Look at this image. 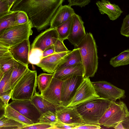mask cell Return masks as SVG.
I'll return each mask as SVG.
<instances>
[{
    "label": "cell",
    "mask_w": 129,
    "mask_h": 129,
    "mask_svg": "<svg viewBox=\"0 0 129 129\" xmlns=\"http://www.w3.org/2000/svg\"><path fill=\"white\" fill-rule=\"evenodd\" d=\"M64 0H17L11 10L25 12L34 27L39 31L50 25Z\"/></svg>",
    "instance_id": "obj_1"
},
{
    "label": "cell",
    "mask_w": 129,
    "mask_h": 129,
    "mask_svg": "<svg viewBox=\"0 0 129 129\" xmlns=\"http://www.w3.org/2000/svg\"><path fill=\"white\" fill-rule=\"evenodd\" d=\"M81 57L85 78L94 76L98 69L97 49L92 34L87 33L77 46Z\"/></svg>",
    "instance_id": "obj_2"
},
{
    "label": "cell",
    "mask_w": 129,
    "mask_h": 129,
    "mask_svg": "<svg viewBox=\"0 0 129 129\" xmlns=\"http://www.w3.org/2000/svg\"><path fill=\"white\" fill-rule=\"evenodd\" d=\"M111 102L99 97L78 105L77 108L85 123L99 125V120L109 107Z\"/></svg>",
    "instance_id": "obj_3"
},
{
    "label": "cell",
    "mask_w": 129,
    "mask_h": 129,
    "mask_svg": "<svg viewBox=\"0 0 129 129\" xmlns=\"http://www.w3.org/2000/svg\"><path fill=\"white\" fill-rule=\"evenodd\" d=\"M37 76V71L30 70L28 68L11 90L12 100H31L36 92Z\"/></svg>",
    "instance_id": "obj_4"
},
{
    "label": "cell",
    "mask_w": 129,
    "mask_h": 129,
    "mask_svg": "<svg viewBox=\"0 0 129 129\" xmlns=\"http://www.w3.org/2000/svg\"><path fill=\"white\" fill-rule=\"evenodd\" d=\"M33 25L30 20L26 23L15 25L0 33V45L9 48L24 40L33 34Z\"/></svg>",
    "instance_id": "obj_5"
},
{
    "label": "cell",
    "mask_w": 129,
    "mask_h": 129,
    "mask_svg": "<svg viewBox=\"0 0 129 129\" xmlns=\"http://www.w3.org/2000/svg\"><path fill=\"white\" fill-rule=\"evenodd\" d=\"M129 111L126 104L123 101H111L109 107L99 120V124L107 128H114L122 122Z\"/></svg>",
    "instance_id": "obj_6"
},
{
    "label": "cell",
    "mask_w": 129,
    "mask_h": 129,
    "mask_svg": "<svg viewBox=\"0 0 129 129\" xmlns=\"http://www.w3.org/2000/svg\"><path fill=\"white\" fill-rule=\"evenodd\" d=\"M100 96L96 93L89 78H84L69 104L68 107L77 106Z\"/></svg>",
    "instance_id": "obj_7"
},
{
    "label": "cell",
    "mask_w": 129,
    "mask_h": 129,
    "mask_svg": "<svg viewBox=\"0 0 129 129\" xmlns=\"http://www.w3.org/2000/svg\"><path fill=\"white\" fill-rule=\"evenodd\" d=\"M95 91L100 97L116 101L125 97V91L110 82L102 81L92 82Z\"/></svg>",
    "instance_id": "obj_8"
},
{
    "label": "cell",
    "mask_w": 129,
    "mask_h": 129,
    "mask_svg": "<svg viewBox=\"0 0 129 129\" xmlns=\"http://www.w3.org/2000/svg\"><path fill=\"white\" fill-rule=\"evenodd\" d=\"M84 78L82 76L74 75L62 79L61 101L62 105L66 106L69 104Z\"/></svg>",
    "instance_id": "obj_9"
},
{
    "label": "cell",
    "mask_w": 129,
    "mask_h": 129,
    "mask_svg": "<svg viewBox=\"0 0 129 129\" xmlns=\"http://www.w3.org/2000/svg\"><path fill=\"white\" fill-rule=\"evenodd\" d=\"M55 112L58 119L67 124L77 126L85 123L77 106L68 107L60 105L56 107Z\"/></svg>",
    "instance_id": "obj_10"
},
{
    "label": "cell",
    "mask_w": 129,
    "mask_h": 129,
    "mask_svg": "<svg viewBox=\"0 0 129 129\" xmlns=\"http://www.w3.org/2000/svg\"><path fill=\"white\" fill-rule=\"evenodd\" d=\"M9 105L34 123L39 122L42 114L31 100H13Z\"/></svg>",
    "instance_id": "obj_11"
},
{
    "label": "cell",
    "mask_w": 129,
    "mask_h": 129,
    "mask_svg": "<svg viewBox=\"0 0 129 129\" xmlns=\"http://www.w3.org/2000/svg\"><path fill=\"white\" fill-rule=\"evenodd\" d=\"M72 51V50L54 53L43 57L40 63L36 65L40 67L44 72L53 74L65 60Z\"/></svg>",
    "instance_id": "obj_12"
},
{
    "label": "cell",
    "mask_w": 129,
    "mask_h": 129,
    "mask_svg": "<svg viewBox=\"0 0 129 129\" xmlns=\"http://www.w3.org/2000/svg\"><path fill=\"white\" fill-rule=\"evenodd\" d=\"M58 39L56 28L50 27L36 37L31 44V49L37 48L44 51L53 45Z\"/></svg>",
    "instance_id": "obj_13"
},
{
    "label": "cell",
    "mask_w": 129,
    "mask_h": 129,
    "mask_svg": "<svg viewBox=\"0 0 129 129\" xmlns=\"http://www.w3.org/2000/svg\"><path fill=\"white\" fill-rule=\"evenodd\" d=\"M62 83V79L53 77L49 86L41 95L57 107L62 105L61 101Z\"/></svg>",
    "instance_id": "obj_14"
},
{
    "label": "cell",
    "mask_w": 129,
    "mask_h": 129,
    "mask_svg": "<svg viewBox=\"0 0 129 129\" xmlns=\"http://www.w3.org/2000/svg\"><path fill=\"white\" fill-rule=\"evenodd\" d=\"M72 19L71 33L67 40L75 46L77 47L86 33L84 23L81 17L75 13L72 16Z\"/></svg>",
    "instance_id": "obj_15"
},
{
    "label": "cell",
    "mask_w": 129,
    "mask_h": 129,
    "mask_svg": "<svg viewBox=\"0 0 129 129\" xmlns=\"http://www.w3.org/2000/svg\"><path fill=\"white\" fill-rule=\"evenodd\" d=\"M31 50L29 39L25 40L10 48L14 59L17 61L28 66Z\"/></svg>",
    "instance_id": "obj_16"
},
{
    "label": "cell",
    "mask_w": 129,
    "mask_h": 129,
    "mask_svg": "<svg viewBox=\"0 0 129 129\" xmlns=\"http://www.w3.org/2000/svg\"><path fill=\"white\" fill-rule=\"evenodd\" d=\"M75 13L74 10L69 5H61L51 19L50 27L56 28L67 21Z\"/></svg>",
    "instance_id": "obj_17"
},
{
    "label": "cell",
    "mask_w": 129,
    "mask_h": 129,
    "mask_svg": "<svg viewBox=\"0 0 129 129\" xmlns=\"http://www.w3.org/2000/svg\"><path fill=\"white\" fill-rule=\"evenodd\" d=\"M96 4L101 13L107 14L112 20L117 19L123 12L118 6L111 4L108 0H101Z\"/></svg>",
    "instance_id": "obj_18"
},
{
    "label": "cell",
    "mask_w": 129,
    "mask_h": 129,
    "mask_svg": "<svg viewBox=\"0 0 129 129\" xmlns=\"http://www.w3.org/2000/svg\"><path fill=\"white\" fill-rule=\"evenodd\" d=\"M74 75L84 77V69L82 63L57 69L53 73V77L61 80L65 77Z\"/></svg>",
    "instance_id": "obj_19"
},
{
    "label": "cell",
    "mask_w": 129,
    "mask_h": 129,
    "mask_svg": "<svg viewBox=\"0 0 129 129\" xmlns=\"http://www.w3.org/2000/svg\"><path fill=\"white\" fill-rule=\"evenodd\" d=\"M32 103L42 114L48 111L55 112L57 107L44 99L36 92L31 99Z\"/></svg>",
    "instance_id": "obj_20"
},
{
    "label": "cell",
    "mask_w": 129,
    "mask_h": 129,
    "mask_svg": "<svg viewBox=\"0 0 129 129\" xmlns=\"http://www.w3.org/2000/svg\"><path fill=\"white\" fill-rule=\"evenodd\" d=\"M3 114L6 117L19 122L24 126L29 125L34 123L9 104L5 107Z\"/></svg>",
    "instance_id": "obj_21"
},
{
    "label": "cell",
    "mask_w": 129,
    "mask_h": 129,
    "mask_svg": "<svg viewBox=\"0 0 129 129\" xmlns=\"http://www.w3.org/2000/svg\"><path fill=\"white\" fill-rule=\"evenodd\" d=\"M13 67L10 81V87L11 90L28 68V66L25 65L16 60Z\"/></svg>",
    "instance_id": "obj_22"
},
{
    "label": "cell",
    "mask_w": 129,
    "mask_h": 129,
    "mask_svg": "<svg viewBox=\"0 0 129 129\" xmlns=\"http://www.w3.org/2000/svg\"><path fill=\"white\" fill-rule=\"evenodd\" d=\"M16 61L10 50L0 56V77L13 67Z\"/></svg>",
    "instance_id": "obj_23"
},
{
    "label": "cell",
    "mask_w": 129,
    "mask_h": 129,
    "mask_svg": "<svg viewBox=\"0 0 129 129\" xmlns=\"http://www.w3.org/2000/svg\"><path fill=\"white\" fill-rule=\"evenodd\" d=\"M18 11L10 10L7 14L0 17V33L5 29L18 25L16 16Z\"/></svg>",
    "instance_id": "obj_24"
},
{
    "label": "cell",
    "mask_w": 129,
    "mask_h": 129,
    "mask_svg": "<svg viewBox=\"0 0 129 129\" xmlns=\"http://www.w3.org/2000/svg\"><path fill=\"white\" fill-rule=\"evenodd\" d=\"M82 63L81 56L78 48L72 50L66 59L58 67L57 69L73 66Z\"/></svg>",
    "instance_id": "obj_25"
},
{
    "label": "cell",
    "mask_w": 129,
    "mask_h": 129,
    "mask_svg": "<svg viewBox=\"0 0 129 129\" xmlns=\"http://www.w3.org/2000/svg\"><path fill=\"white\" fill-rule=\"evenodd\" d=\"M72 23V16L66 22L56 28L59 39L63 41L67 39L71 33Z\"/></svg>",
    "instance_id": "obj_26"
},
{
    "label": "cell",
    "mask_w": 129,
    "mask_h": 129,
    "mask_svg": "<svg viewBox=\"0 0 129 129\" xmlns=\"http://www.w3.org/2000/svg\"><path fill=\"white\" fill-rule=\"evenodd\" d=\"M53 76V73H45L40 74L37 76V86L41 93L40 94H42L49 86Z\"/></svg>",
    "instance_id": "obj_27"
},
{
    "label": "cell",
    "mask_w": 129,
    "mask_h": 129,
    "mask_svg": "<svg viewBox=\"0 0 129 129\" xmlns=\"http://www.w3.org/2000/svg\"><path fill=\"white\" fill-rule=\"evenodd\" d=\"M110 64L114 67L129 64V49L125 50L117 56L111 58Z\"/></svg>",
    "instance_id": "obj_28"
},
{
    "label": "cell",
    "mask_w": 129,
    "mask_h": 129,
    "mask_svg": "<svg viewBox=\"0 0 129 129\" xmlns=\"http://www.w3.org/2000/svg\"><path fill=\"white\" fill-rule=\"evenodd\" d=\"M13 69V67L0 77V95L11 90L10 87V81Z\"/></svg>",
    "instance_id": "obj_29"
},
{
    "label": "cell",
    "mask_w": 129,
    "mask_h": 129,
    "mask_svg": "<svg viewBox=\"0 0 129 129\" xmlns=\"http://www.w3.org/2000/svg\"><path fill=\"white\" fill-rule=\"evenodd\" d=\"M24 126L22 124L6 117L3 114L0 116V129H21Z\"/></svg>",
    "instance_id": "obj_30"
},
{
    "label": "cell",
    "mask_w": 129,
    "mask_h": 129,
    "mask_svg": "<svg viewBox=\"0 0 129 129\" xmlns=\"http://www.w3.org/2000/svg\"><path fill=\"white\" fill-rule=\"evenodd\" d=\"M58 121L56 112L49 110L41 114L39 118V122L55 125Z\"/></svg>",
    "instance_id": "obj_31"
},
{
    "label": "cell",
    "mask_w": 129,
    "mask_h": 129,
    "mask_svg": "<svg viewBox=\"0 0 129 129\" xmlns=\"http://www.w3.org/2000/svg\"><path fill=\"white\" fill-rule=\"evenodd\" d=\"M43 51L37 48L31 49L29 57V63L36 65L39 63L43 57Z\"/></svg>",
    "instance_id": "obj_32"
},
{
    "label": "cell",
    "mask_w": 129,
    "mask_h": 129,
    "mask_svg": "<svg viewBox=\"0 0 129 129\" xmlns=\"http://www.w3.org/2000/svg\"><path fill=\"white\" fill-rule=\"evenodd\" d=\"M21 129H56L54 125L38 122L22 127Z\"/></svg>",
    "instance_id": "obj_33"
},
{
    "label": "cell",
    "mask_w": 129,
    "mask_h": 129,
    "mask_svg": "<svg viewBox=\"0 0 129 129\" xmlns=\"http://www.w3.org/2000/svg\"><path fill=\"white\" fill-rule=\"evenodd\" d=\"M29 19L27 13L24 11H18L16 16V21L18 25L23 24L27 23Z\"/></svg>",
    "instance_id": "obj_34"
},
{
    "label": "cell",
    "mask_w": 129,
    "mask_h": 129,
    "mask_svg": "<svg viewBox=\"0 0 129 129\" xmlns=\"http://www.w3.org/2000/svg\"><path fill=\"white\" fill-rule=\"evenodd\" d=\"M120 34L126 37H129V14L124 19L120 30Z\"/></svg>",
    "instance_id": "obj_35"
},
{
    "label": "cell",
    "mask_w": 129,
    "mask_h": 129,
    "mask_svg": "<svg viewBox=\"0 0 129 129\" xmlns=\"http://www.w3.org/2000/svg\"><path fill=\"white\" fill-rule=\"evenodd\" d=\"M11 90L0 95V109L4 110L5 107L9 104L8 102L11 98Z\"/></svg>",
    "instance_id": "obj_36"
},
{
    "label": "cell",
    "mask_w": 129,
    "mask_h": 129,
    "mask_svg": "<svg viewBox=\"0 0 129 129\" xmlns=\"http://www.w3.org/2000/svg\"><path fill=\"white\" fill-rule=\"evenodd\" d=\"M55 53H58L69 51L64 45L63 41L58 39L54 45Z\"/></svg>",
    "instance_id": "obj_37"
},
{
    "label": "cell",
    "mask_w": 129,
    "mask_h": 129,
    "mask_svg": "<svg viewBox=\"0 0 129 129\" xmlns=\"http://www.w3.org/2000/svg\"><path fill=\"white\" fill-rule=\"evenodd\" d=\"M10 11L7 2L5 0H0V17L7 14Z\"/></svg>",
    "instance_id": "obj_38"
},
{
    "label": "cell",
    "mask_w": 129,
    "mask_h": 129,
    "mask_svg": "<svg viewBox=\"0 0 129 129\" xmlns=\"http://www.w3.org/2000/svg\"><path fill=\"white\" fill-rule=\"evenodd\" d=\"M91 0H68L69 5L71 6H78L81 7H84L90 3Z\"/></svg>",
    "instance_id": "obj_39"
},
{
    "label": "cell",
    "mask_w": 129,
    "mask_h": 129,
    "mask_svg": "<svg viewBox=\"0 0 129 129\" xmlns=\"http://www.w3.org/2000/svg\"><path fill=\"white\" fill-rule=\"evenodd\" d=\"M101 128V126L99 125L85 123L76 126L73 129H100Z\"/></svg>",
    "instance_id": "obj_40"
},
{
    "label": "cell",
    "mask_w": 129,
    "mask_h": 129,
    "mask_svg": "<svg viewBox=\"0 0 129 129\" xmlns=\"http://www.w3.org/2000/svg\"><path fill=\"white\" fill-rule=\"evenodd\" d=\"M56 129H72L76 126L69 124L65 123L61 121L58 120L57 123L55 124Z\"/></svg>",
    "instance_id": "obj_41"
},
{
    "label": "cell",
    "mask_w": 129,
    "mask_h": 129,
    "mask_svg": "<svg viewBox=\"0 0 129 129\" xmlns=\"http://www.w3.org/2000/svg\"><path fill=\"white\" fill-rule=\"evenodd\" d=\"M55 53L54 45L49 47L43 51V57L48 56Z\"/></svg>",
    "instance_id": "obj_42"
},
{
    "label": "cell",
    "mask_w": 129,
    "mask_h": 129,
    "mask_svg": "<svg viewBox=\"0 0 129 129\" xmlns=\"http://www.w3.org/2000/svg\"><path fill=\"white\" fill-rule=\"evenodd\" d=\"M122 123L124 129H129V113Z\"/></svg>",
    "instance_id": "obj_43"
},
{
    "label": "cell",
    "mask_w": 129,
    "mask_h": 129,
    "mask_svg": "<svg viewBox=\"0 0 129 129\" xmlns=\"http://www.w3.org/2000/svg\"><path fill=\"white\" fill-rule=\"evenodd\" d=\"M8 3L9 8V10L13 7L17 0H5Z\"/></svg>",
    "instance_id": "obj_44"
},
{
    "label": "cell",
    "mask_w": 129,
    "mask_h": 129,
    "mask_svg": "<svg viewBox=\"0 0 129 129\" xmlns=\"http://www.w3.org/2000/svg\"><path fill=\"white\" fill-rule=\"evenodd\" d=\"M114 128L115 129H124L122 124V122L117 124L115 126Z\"/></svg>",
    "instance_id": "obj_45"
}]
</instances>
